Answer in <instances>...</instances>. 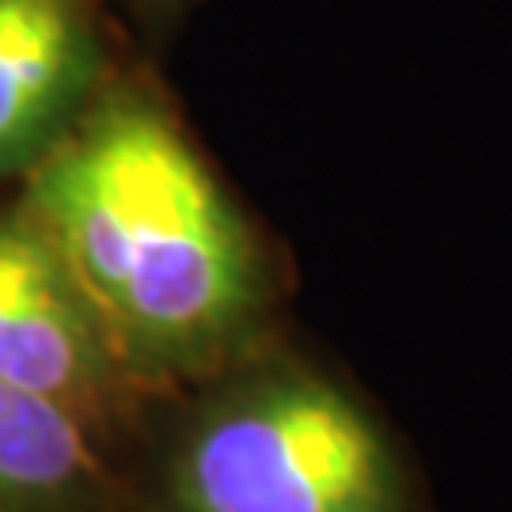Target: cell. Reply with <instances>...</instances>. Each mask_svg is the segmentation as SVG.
Segmentation results:
<instances>
[{
	"instance_id": "cell-1",
	"label": "cell",
	"mask_w": 512,
	"mask_h": 512,
	"mask_svg": "<svg viewBox=\"0 0 512 512\" xmlns=\"http://www.w3.org/2000/svg\"><path fill=\"white\" fill-rule=\"evenodd\" d=\"M16 209L145 391L228 365L251 338L266 304L255 239L145 92L95 95L23 175Z\"/></svg>"
},
{
	"instance_id": "cell-2",
	"label": "cell",
	"mask_w": 512,
	"mask_h": 512,
	"mask_svg": "<svg viewBox=\"0 0 512 512\" xmlns=\"http://www.w3.org/2000/svg\"><path fill=\"white\" fill-rule=\"evenodd\" d=\"M175 497L186 512H406L380 429L308 372L213 406L175 459Z\"/></svg>"
},
{
	"instance_id": "cell-3",
	"label": "cell",
	"mask_w": 512,
	"mask_h": 512,
	"mask_svg": "<svg viewBox=\"0 0 512 512\" xmlns=\"http://www.w3.org/2000/svg\"><path fill=\"white\" fill-rule=\"evenodd\" d=\"M0 380L69 410L95 437L145 391L65 262L19 209L0 213Z\"/></svg>"
},
{
	"instance_id": "cell-4",
	"label": "cell",
	"mask_w": 512,
	"mask_h": 512,
	"mask_svg": "<svg viewBox=\"0 0 512 512\" xmlns=\"http://www.w3.org/2000/svg\"><path fill=\"white\" fill-rule=\"evenodd\" d=\"M88 0H0V179L27 175L99 95Z\"/></svg>"
},
{
	"instance_id": "cell-5",
	"label": "cell",
	"mask_w": 512,
	"mask_h": 512,
	"mask_svg": "<svg viewBox=\"0 0 512 512\" xmlns=\"http://www.w3.org/2000/svg\"><path fill=\"white\" fill-rule=\"evenodd\" d=\"M99 478V437L84 421L0 380V512H57Z\"/></svg>"
},
{
	"instance_id": "cell-6",
	"label": "cell",
	"mask_w": 512,
	"mask_h": 512,
	"mask_svg": "<svg viewBox=\"0 0 512 512\" xmlns=\"http://www.w3.org/2000/svg\"><path fill=\"white\" fill-rule=\"evenodd\" d=\"M156 4H167V0H156Z\"/></svg>"
}]
</instances>
